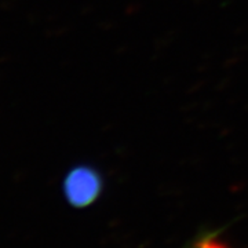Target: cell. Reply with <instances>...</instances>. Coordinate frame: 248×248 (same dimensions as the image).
Wrapping results in <instances>:
<instances>
[{
  "mask_svg": "<svg viewBox=\"0 0 248 248\" xmlns=\"http://www.w3.org/2000/svg\"><path fill=\"white\" fill-rule=\"evenodd\" d=\"M63 196L73 208H87L104 192V178L89 164H80L68 171L62 182Z\"/></svg>",
  "mask_w": 248,
  "mask_h": 248,
  "instance_id": "obj_1",
  "label": "cell"
},
{
  "mask_svg": "<svg viewBox=\"0 0 248 248\" xmlns=\"http://www.w3.org/2000/svg\"><path fill=\"white\" fill-rule=\"evenodd\" d=\"M185 248H232L223 237V229L200 232Z\"/></svg>",
  "mask_w": 248,
  "mask_h": 248,
  "instance_id": "obj_2",
  "label": "cell"
}]
</instances>
